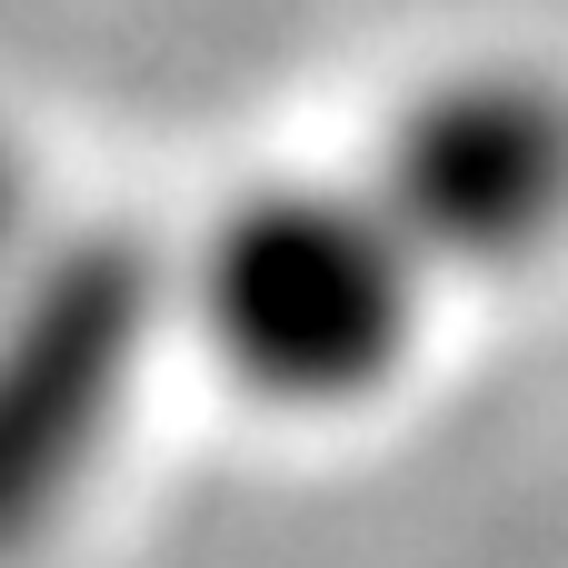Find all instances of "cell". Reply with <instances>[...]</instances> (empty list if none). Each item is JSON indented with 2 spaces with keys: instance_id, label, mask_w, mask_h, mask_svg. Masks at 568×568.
Instances as JSON below:
<instances>
[{
  "instance_id": "277c9868",
  "label": "cell",
  "mask_w": 568,
  "mask_h": 568,
  "mask_svg": "<svg viewBox=\"0 0 568 568\" xmlns=\"http://www.w3.org/2000/svg\"><path fill=\"white\" fill-rule=\"evenodd\" d=\"M30 250H40V240H30V160H20V140L0 130V290L20 280Z\"/></svg>"
},
{
  "instance_id": "7a4b0ae2",
  "label": "cell",
  "mask_w": 568,
  "mask_h": 568,
  "mask_svg": "<svg viewBox=\"0 0 568 568\" xmlns=\"http://www.w3.org/2000/svg\"><path fill=\"white\" fill-rule=\"evenodd\" d=\"M170 310L180 280L130 220L60 230L20 260L0 290V559H30L90 499Z\"/></svg>"
},
{
  "instance_id": "6da1fadb",
  "label": "cell",
  "mask_w": 568,
  "mask_h": 568,
  "mask_svg": "<svg viewBox=\"0 0 568 568\" xmlns=\"http://www.w3.org/2000/svg\"><path fill=\"white\" fill-rule=\"evenodd\" d=\"M180 290L250 399L359 409L409 369L439 280L369 180H270L200 240Z\"/></svg>"
},
{
  "instance_id": "3957f363",
  "label": "cell",
  "mask_w": 568,
  "mask_h": 568,
  "mask_svg": "<svg viewBox=\"0 0 568 568\" xmlns=\"http://www.w3.org/2000/svg\"><path fill=\"white\" fill-rule=\"evenodd\" d=\"M369 190L429 260V280H509L568 240V90L489 60L429 80L369 160Z\"/></svg>"
}]
</instances>
